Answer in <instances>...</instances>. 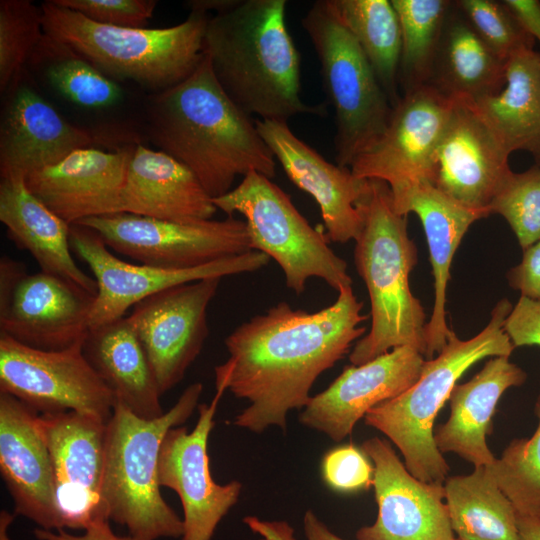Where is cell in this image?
Listing matches in <instances>:
<instances>
[{
    "label": "cell",
    "mask_w": 540,
    "mask_h": 540,
    "mask_svg": "<svg viewBox=\"0 0 540 540\" xmlns=\"http://www.w3.org/2000/svg\"><path fill=\"white\" fill-rule=\"evenodd\" d=\"M362 307L345 286L317 312L281 301L237 326L224 341L228 359L215 367L216 388L249 402L233 424L254 433L286 431L288 412L309 403L316 379L364 335Z\"/></svg>",
    "instance_id": "cell-1"
},
{
    "label": "cell",
    "mask_w": 540,
    "mask_h": 540,
    "mask_svg": "<svg viewBox=\"0 0 540 540\" xmlns=\"http://www.w3.org/2000/svg\"><path fill=\"white\" fill-rule=\"evenodd\" d=\"M146 145L185 165L212 198L232 189L237 176H276V159L251 116L216 80L207 56L183 81L148 94Z\"/></svg>",
    "instance_id": "cell-2"
},
{
    "label": "cell",
    "mask_w": 540,
    "mask_h": 540,
    "mask_svg": "<svg viewBox=\"0 0 540 540\" xmlns=\"http://www.w3.org/2000/svg\"><path fill=\"white\" fill-rule=\"evenodd\" d=\"M286 0H229L209 17L203 53L226 95L249 116L288 122L324 116L300 97V55L286 25Z\"/></svg>",
    "instance_id": "cell-3"
},
{
    "label": "cell",
    "mask_w": 540,
    "mask_h": 540,
    "mask_svg": "<svg viewBox=\"0 0 540 540\" xmlns=\"http://www.w3.org/2000/svg\"><path fill=\"white\" fill-rule=\"evenodd\" d=\"M357 208L363 227L355 240L354 263L368 290L371 328L354 345L349 360L361 365L402 346L414 347L425 357L428 322L410 289L418 254L407 216L394 210L388 184L378 179H367Z\"/></svg>",
    "instance_id": "cell-4"
},
{
    "label": "cell",
    "mask_w": 540,
    "mask_h": 540,
    "mask_svg": "<svg viewBox=\"0 0 540 540\" xmlns=\"http://www.w3.org/2000/svg\"><path fill=\"white\" fill-rule=\"evenodd\" d=\"M513 305L497 302L478 334L461 340L453 331L436 358L425 360L417 382L401 395L380 403L364 416L366 425L382 432L400 450L407 470L418 480L442 483L450 470L434 441V420L458 379L475 363L514 351L504 331Z\"/></svg>",
    "instance_id": "cell-5"
},
{
    "label": "cell",
    "mask_w": 540,
    "mask_h": 540,
    "mask_svg": "<svg viewBox=\"0 0 540 540\" xmlns=\"http://www.w3.org/2000/svg\"><path fill=\"white\" fill-rule=\"evenodd\" d=\"M202 390L201 383H192L154 419L138 417L114 403L107 422L102 497L109 519L126 526L135 540L183 536V520L161 496L159 453L168 430L185 423L198 407Z\"/></svg>",
    "instance_id": "cell-6"
},
{
    "label": "cell",
    "mask_w": 540,
    "mask_h": 540,
    "mask_svg": "<svg viewBox=\"0 0 540 540\" xmlns=\"http://www.w3.org/2000/svg\"><path fill=\"white\" fill-rule=\"evenodd\" d=\"M44 32L74 48L107 75L133 83L148 94L186 79L203 57L209 16L191 10L170 27L130 28L93 22L83 15L44 1Z\"/></svg>",
    "instance_id": "cell-7"
},
{
    "label": "cell",
    "mask_w": 540,
    "mask_h": 540,
    "mask_svg": "<svg viewBox=\"0 0 540 540\" xmlns=\"http://www.w3.org/2000/svg\"><path fill=\"white\" fill-rule=\"evenodd\" d=\"M25 69L46 98L97 147L118 150L146 145L148 93L137 85L107 75L45 32Z\"/></svg>",
    "instance_id": "cell-8"
},
{
    "label": "cell",
    "mask_w": 540,
    "mask_h": 540,
    "mask_svg": "<svg viewBox=\"0 0 540 540\" xmlns=\"http://www.w3.org/2000/svg\"><path fill=\"white\" fill-rule=\"evenodd\" d=\"M227 216L244 217L251 250L265 253L281 268L285 285L301 295L310 278L339 291L352 286L347 263L329 246L322 229L312 227L289 194L270 178L252 171L228 193L212 198Z\"/></svg>",
    "instance_id": "cell-9"
},
{
    "label": "cell",
    "mask_w": 540,
    "mask_h": 540,
    "mask_svg": "<svg viewBox=\"0 0 540 540\" xmlns=\"http://www.w3.org/2000/svg\"><path fill=\"white\" fill-rule=\"evenodd\" d=\"M301 24L319 59L324 91L335 111L337 164L350 168L383 134L393 106L329 0L314 2Z\"/></svg>",
    "instance_id": "cell-10"
},
{
    "label": "cell",
    "mask_w": 540,
    "mask_h": 540,
    "mask_svg": "<svg viewBox=\"0 0 540 540\" xmlns=\"http://www.w3.org/2000/svg\"><path fill=\"white\" fill-rule=\"evenodd\" d=\"M96 294L56 275L28 273L0 259V334L25 346L56 351L84 341Z\"/></svg>",
    "instance_id": "cell-11"
},
{
    "label": "cell",
    "mask_w": 540,
    "mask_h": 540,
    "mask_svg": "<svg viewBox=\"0 0 540 540\" xmlns=\"http://www.w3.org/2000/svg\"><path fill=\"white\" fill-rule=\"evenodd\" d=\"M95 230L111 250L153 267L189 269L251 251L245 221L177 223L116 213L76 223Z\"/></svg>",
    "instance_id": "cell-12"
},
{
    "label": "cell",
    "mask_w": 540,
    "mask_h": 540,
    "mask_svg": "<svg viewBox=\"0 0 540 540\" xmlns=\"http://www.w3.org/2000/svg\"><path fill=\"white\" fill-rule=\"evenodd\" d=\"M82 345L83 341L44 351L0 334V392L40 414L72 411L108 422L114 396L86 359Z\"/></svg>",
    "instance_id": "cell-13"
},
{
    "label": "cell",
    "mask_w": 540,
    "mask_h": 540,
    "mask_svg": "<svg viewBox=\"0 0 540 540\" xmlns=\"http://www.w3.org/2000/svg\"><path fill=\"white\" fill-rule=\"evenodd\" d=\"M70 246L89 266L97 283L90 329L125 317L130 307L162 290L207 278L258 271L270 260L265 253L251 250L189 269L134 264L116 257L95 230L81 224L70 225Z\"/></svg>",
    "instance_id": "cell-14"
},
{
    "label": "cell",
    "mask_w": 540,
    "mask_h": 540,
    "mask_svg": "<svg viewBox=\"0 0 540 540\" xmlns=\"http://www.w3.org/2000/svg\"><path fill=\"white\" fill-rule=\"evenodd\" d=\"M37 423L52 461L62 528L85 530L109 519L102 497L107 422L68 411L39 414Z\"/></svg>",
    "instance_id": "cell-15"
},
{
    "label": "cell",
    "mask_w": 540,
    "mask_h": 540,
    "mask_svg": "<svg viewBox=\"0 0 540 540\" xmlns=\"http://www.w3.org/2000/svg\"><path fill=\"white\" fill-rule=\"evenodd\" d=\"M221 278H207L157 292L127 317L150 362L161 395L175 387L208 336V306Z\"/></svg>",
    "instance_id": "cell-16"
},
{
    "label": "cell",
    "mask_w": 540,
    "mask_h": 540,
    "mask_svg": "<svg viewBox=\"0 0 540 540\" xmlns=\"http://www.w3.org/2000/svg\"><path fill=\"white\" fill-rule=\"evenodd\" d=\"M455 98L428 83L415 87L393 106L383 134L350 169L359 179H378L389 187L431 183L433 157Z\"/></svg>",
    "instance_id": "cell-17"
},
{
    "label": "cell",
    "mask_w": 540,
    "mask_h": 540,
    "mask_svg": "<svg viewBox=\"0 0 540 540\" xmlns=\"http://www.w3.org/2000/svg\"><path fill=\"white\" fill-rule=\"evenodd\" d=\"M225 390L216 388L210 404L198 405V420L191 432L171 428L161 444L158 481L177 493L183 507L182 540H211L217 525L237 503L242 484L214 482L209 468L208 438L214 416Z\"/></svg>",
    "instance_id": "cell-18"
},
{
    "label": "cell",
    "mask_w": 540,
    "mask_h": 540,
    "mask_svg": "<svg viewBox=\"0 0 540 540\" xmlns=\"http://www.w3.org/2000/svg\"><path fill=\"white\" fill-rule=\"evenodd\" d=\"M510 154L473 102L455 98L433 157L431 184L461 205L490 215L493 199L513 172Z\"/></svg>",
    "instance_id": "cell-19"
},
{
    "label": "cell",
    "mask_w": 540,
    "mask_h": 540,
    "mask_svg": "<svg viewBox=\"0 0 540 540\" xmlns=\"http://www.w3.org/2000/svg\"><path fill=\"white\" fill-rule=\"evenodd\" d=\"M0 94L1 179H26L77 149L97 147L46 98L26 69Z\"/></svg>",
    "instance_id": "cell-20"
},
{
    "label": "cell",
    "mask_w": 540,
    "mask_h": 540,
    "mask_svg": "<svg viewBox=\"0 0 540 540\" xmlns=\"http://www.w3.org/2000/svg\"><path fill=\"white\" fill-rule=\"evenodd\" d=\"M373 462L376 521L356 540H454L442 483L415 478L388 441L373 437L361 445Z\"/></svg>",
    "instance_id": "cell-21"
},
{
    "label": "cell",
    "mask_w": 540,
    "mask_h": 540,
    "mask_svg": "<svg viewBox=\"0 0 540 540\" xmlns=\"http://www.w3.org/2000/svg\"><path fill=\"white\" fill-rule=\"evenodd\" d=\"M424 362L419 350L402 346L364 364L346 366L328 388L311 397L299 422L340 442L370 409L413 386Z\"/></svg>",
    "instance_id": "cell-22"
},
{
    "label": "cell",
    "mask_w": 540,
    "mask_h": 540,
    "mask_svg": "<svg viewBox=\"0 0 540 540\" xmlns=\"http://www.w3.org/2000/svg\"><path fill=\"white\" fill-rule=\"evenodd\" d=\"M255 124L291 182L319 206L329 241H355L363 227L357 202L367 179L357 178L349 167L328 162L297 137L287 122L255 119Z\"/></svg>",
    "instance_id": "cell-23"
},
{
    "label": "cell",
    "mask_w": 540,
    "mask_h": 540,
    "mask_svg": "<svg viewBox=\"0 0 540 540\" xmlns=\"http://www.w3.org/2000/svg\"><path fill=\"white\" fill-rule=\"evenodd\" d=\"M135 146L77 149L26 178L29 190L68 224L120 213L126 172Z\"/></svg>",
    "instance_id": "cell-24"
},
{
    "label": "cell",
    "mask_w": 540,
    "mask_h": 540,
    "mask_svg": "<svg viewBox=\"0 0 540 540\" xmlns=\"http://www.w3.org/2000/svg\"><path fill=\"white\" fill-rule=\"evenodd\" d=\"M38 412L0 392V473L15 513L42 529H63L55 500L50 454L40 433Z\"/></svg>",
    "instance_id": "cell-25"
},
{
    "label": "cell",
    "mask_w": 540,
    "mask_h": 540,
    "mask_svg": "<svg viewBox=\"0 0 540 540\" xmlns=\"http://www.w3.org/2000/svg\"><path fill=\"white\" fill-rule=\"evenodd\" d=\"M389 188L394 210L404 216L416 214L426 236L435 296L426 326L425 357L432 359L445 347L452 332L446 321V296L453 257L469 227L489 215L461 205L429 182L403 183Z\"/></svg>",
    "instance_id": "cell-26"
},
{
    "label": "cell",
    "mask_w": 540,
    "mask_h": 540,
    "mask_svg": "<svg viewBox=\"0 0 540 540\" xmlns=\"http://www.w3.org/2000/svg\"><path fill=\"white\" fill-rule=\"evenodd\" d=\"M212 197L185 165L145 144L134 147L121 195L120 213L177 223L211 220Z\"/></svg>",
    "instance_id": "cell-27"
},
{
    "label": "cell",
    "mask_w": 540,
    "mask_h": 540,
    "mask_svg": "<svg viewBox=\"0 0 540 540\" xmlns=\"http://www.w3.org/2000/svg\"><path fill=\"white\" fill-rule=\"evenodd\" d=\"M526 379L527 373L508 356H494L472 379L456 384L449 398L450 417L434 430L438 450L456 453L474 467L492 465L496 458L486 441L491 418L503 393Z\"/></svg>",
    "instance_id": "cell-28"
},
{
    "label": "cell",
    "mask_w": 540,
    "mask_h": 540,
    "mask_svg": "<svg viewBox=\"0 0 540 540\" xmlns=\"http://www.w3.org/2000/svg\"><path fill=\"white\" fill-rule=\"evenodd\" d=\"M0 221L8 238L28 251L41 271L97 294L95 279L78 267L71 254L70 224L29 190L26 179H1Z\"/></svg>",
    "instance_id": "cell-29"
},
{
    "label": "cell",
    "mask_w": 540,
    "mask_h": 540,
    "mask_svg": "<svg viewBox=\"0 0 540 540\" xmlns=\"http://www.w3.org/2000/svg\"><path fill=\"white\" fill-rule=\"evenodd\" d=\"M82 349L115 402L144 419L164 413L150 362L127 317L90 329Z\"/></svg>",
    "instance_id": "cell-30"
},
{
    "label": "cell",
    "mask_w": 540,
    "mask_h": 540,
    "mask_svg": "<svg viewBox=\"0 0 540 540\" xmlns=\"http://www.w3.org/2000/svg\"><path fill=\"white\" fill-rule=\"evenodd\" d=\"M506 83L495 95L472 101L478 112L512 153L540 157V53L525 49L506 62Z\"/></svg>",
    "instance_id": "cell-31"
},
{
    "label": "cell",
    "mask_w": 540,
    "mask_h": 540,
    "mask_svg": "<svg viewBox=\"0 0 540 540\" xmlns=\"http://www.w3.org/2000/svg\"><path fill=\"white\" fill-rule=\"evenodd\" d=\"M506 61L464 18L447 17L430 83L452 98L476 101L498 94L506 83ZM431 82V81H430Z\"/></svg>",
    "instance_id": "cell-32"
},
{
    "label": "cell",
    "mask_w": 540,
    "mask_h": 540,
    "mask_svg": "<svg viewBox=\"0 0 540 540\" xmlns=\"http://www.w3.org/2000/svg\"><path fill=\"white\" fill-rule=\"evenodd\" d=\"M444 482L451 527L459 540H520L516 509L486 466Z\"/></svg>",
    "instance_id": "cell-33"
},
{
    "label": "cell",
    "mask_w": 540,
    "mask_h": 540,
    "mask_svg": "<svg viewBox=\"0 0 540 540\" xmlns=\"http://www.w3.org/2000/svg\"><path fill=\"white\" fill-rule=\"evenodd\" d=\"M371 64L392 106L397 94L401 28L391 0H329Z\"/></svg>",
    "instance_id": "cell-34"
},
{
    "label": "cell",
    "mask_w": 540,
    "mask_h": 540,
    "mask_svg": "<svg viewBox=\"0 0 540 540\" xmlns=\"http://www.w3.org/2000/svg\"><path fill=\"white\" fill-rule=\"evenodd\" d=\"M401 28L398 80L405 92L431 81L451 2L391 0Z\"/></svg>",
    "instance_id": "cell-35"
},
{
    "label": "cell",
    "mask_w": 540,
    "mask_h": 540,
    "mask_svg": "<svg viewBox=\"0 0 540 540\" xmlns=\"http://www.w3.org/2000/svg\"><path fill=\"white\" fill-rule=\"evenodd\" d=\"M538 426L529 438L512 440L500 458L486 466L517 515L540 518V394L535 406Z\"/></svg>",
    "instance_id": "cell-36"
},
{
    "label": "cell",
    "mask_w": 540,
    "mask_h": 540,
    "mask_svg": "<svg viewBox=\"0 0 540 540\" xmlns=\"http://www.w3.org/2000/svg\"><path fill=\"white\" fill-rule=\"evenodd\" d=\"M43 35L41 5L0 1V93L23 73Z\"/></svg>",
    "instance_id": "cell-37"
},
{
    "label": "cell",
    "mask_w": 540,
    "mask_h": 540,
    "mask_svg": "<svg viewBox=\"0 0 540 540\" xmlns=\"http://www.w3.org/2000/svg\"><path fill=\"white\" fill-rule=\"evenodd\" d=\"M501 215L514 232L522 250L540 240V164L512 172L490 207Z\"/></svg>",
    "instance_id": "cell-38"
},
{
    "label": "cell",
    "mask_w": 540,
    "mask_h": 540,
    "mask_svg": "<svg viewBox=\"0 0 540 540\" xmlns=\"http://www.w3.org/2000/svg\"><path fill=\"white\" fill-rule=\"evenodd\" d=\"M455 6L476 34L504 61L522 50L533 49L535 40L502 2L459 0Z\"/></svg>",
    "instance_id": "cell-39"
},
{
    "label": "cell",
    "mask_w": 540,
    "mask_h": 540,
    "mask_svg": "<svg viewBox=\"0 0 540 540\" xmlns=\"http://www.w3.org/2000/svg\"><path fill=\"white\" fill-rule=\"evenodd\" d=\"M324 482L341 493H354L373 485L374 468L368 457L353 444L328 451L321 464Z\"/></svg>",
    "instance_id": "cell-40"
},
{
    "label": "cell",
    "mask_w": 540,
    "mask_h": 540,
    "mask_svg": "<svg viewBox=\"0 0 540 540\" xmlns=\"http://www.w3.org/2000/svg\"><path fill=\"white\" fill-rule=\"evenodd\" d=\"M87 19L108 26L145 28L156 0H53Z\"/></svg>",
    "instance_id": "cell-41"
},
{
    "label": "cell",
    "mask_w": 540,
    "mask_h": 540,
    "mask_svg": "<svg viewBox=\"0 0 540 540\" xmlns=\"http://www.w3.org/2000/svg\"><path fill=\"white\" fill-rule=\"evenodd\" d=\"M503 328L514 348L540 346V299L520 295Z\"/></svg>",
    "instance_id": "cell-42"
},
{
    "label": "cell",
    "mask_w": 540,
    "mask_h": 540,
    "mask_svg": "<svg viewBox=\"0 0 540 540\" xmlns=\"http://www.w3.org/2000/svg\"><path fill=\"white\" fill-rule=\"evenodd\" d=\"M506 277L509 286L522 296L540 299V240L523 250L520 263Z\"/></svg>",
    "instance_id": "cell-43"
},
{
    "label": "cell",
    "mask_w": 540,
    "mask_h": 540,
    "mask_svg": "<svg viewBox=\"0 0 540 540\" xmlns=\"http://www.w3.org/2000/svg\"><path fill=\"white\" fill-rule=\"evenodd\" d=\"M109 521L106 518L94 521L80 536L69 534L64 529L51 531L42 528L35 529L34 534L39 540H135L130 535L119 536L115 534Z\"/></svg>",
    "instance_id": "cell-44"
},
{
    "label": "cell",
    "mask_w": 540,
    "mask_h": 540,
    "mask_svg": "<svg viewBox=\"0 0 540 540\" xmlns=\"http://www.w3.org/2000/svg\"><path fill=\"white\" fill-rule=\"evenodd\" d=\"M502 3L514 16L522 29L540 43V1L504 0Z\"/></svg>",
    "instance_id": "cell-45"
},
{
    "label": "cell",
    "mask_w": 540,
    "mask_h": 540,
    "mask_svg": "<svg viewBox=\"0 0 540 540\" xmlns=\"http://www.w3.org/2000/svg\"><path fill=\"white\" fill-rule=\"evenodd\" d=\"M243 522L264 540H296L294 529L286 521H267L256 516H246Z\"/></svg>",
    "instance_id": "cell-46"
},
{
    "label": "cell",
    "mask_w": 540,
    "mask_h": 540,
    "mask_svg": "<svg viewBox=\"0 0 540 540\" xmlns=\"http://www.w3.org/2000/svg\"><path fill=\"white\" fill-rule=\"evenodd\" d=\"M306 540H344L333 533L312 510H307L303 517Z\"/></svg>",
    "instance_id": "cell-47"
},
{
    "label": "cell",
    "mask_w": 540,
    "mask_h": 540,
    "mask_svg": "<svg viewBox=\"0 0 540 540\" xmlns=\"http://www.w3.org/2000/svg\"><path fill=\"white\" fill-rule=\"evenodd\" d=\"M520 540H540V518L517 515Z\"/></svg>",
    "instance_id": "cell-48"
},
{
    "label": "cell",
    "mask_w": 540,
    "mask_h": 540,
    "mask_svg": "<svg viewBox=\"0 0 540 540\" xmlns=\"http://www.w3.org/2000/svg\"><path fill=\"white\" fill-rule=\"evenodd\" d=\"M14 516L6 510L0 512V540H11L8 536V527L13 522Z\"/></svg>",
    "instance_id": "cell-49"
},
{
    "label": "cell",
    "mask_w": 540,
    "mask_h": 540,
    "mask_svg": "<svg viewBox=\"0 0 540 540\" xmlns=\"http://www.w3.org/2000/svg\"><path fill=\"white\" fill-rule=\"evenodd\" d=\"M535 163L540 164V157L535 160Z\"/></svg>",
    "instance_id": "cell-50"
},
{
    "label": "cell",
    "mask_w": 540,
    "mask_h": 540,
    "mask_svg": "<svg viewBox=\"0 0 540 540\" xmlns=\"http://www.w3.org/2000/svg\"><path fill=\"white\" fill-rule=\"evenodd\" d=\"M454 540H459L458 538H455Z\"/></svg>",
    "instance_id": "cell-51"
}]
</instances>
